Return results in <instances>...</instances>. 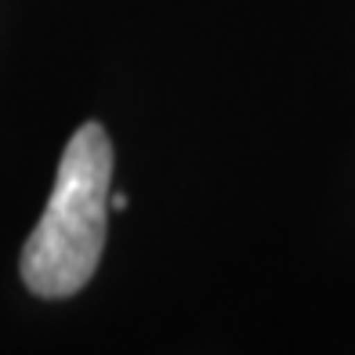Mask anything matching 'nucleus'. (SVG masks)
<instances>
[{"instance_id":"obj_1","label":"nucleus","mask_w":355,"mask_h":355,"mask_svg":"<svg viewBox=\"0 0 355 355\" xmlns=\"http://www.w3.org/2000/svg\"><path fill=\"white\" fill-rule=\"evenodd\" d=\"M109 182L112 141L98 120H87L66 141L51 200L22 247L19 272L37 297H73L91 283L105 247Z\"/></svg>"}]
</instances>
